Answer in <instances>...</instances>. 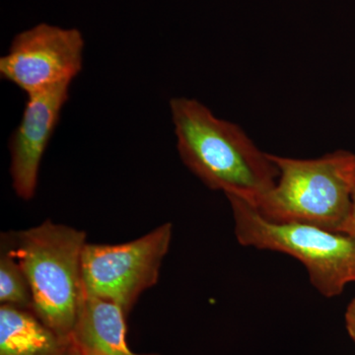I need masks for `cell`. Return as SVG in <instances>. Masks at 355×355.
I'll return each instance as SVG.
<instances>
[{"instance_id": "1", "label": "cell", "mask_w": 355, "mask_h": 355, "mask_svg": "<svg viewBox=\"0 0 355 355\" xmlns=\"http://www.w3.org/2000/svg\"><path fill=\"white\" fill-rule=\"evenodd\" d=\"M170 110L180 157L210 190L254 207L275 187L279 169L239 125L196 99L173 98Z\"/></svg>"}, {"instance_id": "2", "label": "cell", "mask_w": 355, "mask_h": 355, "mask_svg": "<svg viewBox=\"0 0 355 355\" xmlns=\"http://www.w3.org/2000/svg\"><path fill=\"white\" fill-rule=\"evenodd\" d=\"M1 238L29 282L33 313L58 335L70 338L83 294L85 232L46 220Z\"/></svg>"}, {"instance_id": "3", "label": "cell", "mask_w": 355, "mask_h": 355, "mask_svg": "<svg viewBox=\"0 0 355 355\" xmlns=\"http://www.w3.org/2000/svg\"><path fill=\"white\" fill-rule=\"evenodd\" d=\"M270 156L279 179L254 209L270 221L345 233L355 189V154L338 150L315 159Z\"/></svg>"}, {"instance_id": "4", "label": "cell", "mask_w": 355, "mask_h": 355, "mask_svg": "<svg viewBox=\"0 0 355 355\" xmlns=\"http://www.w3.org/2000/svg\"><path fill=\"white\" fill-rule=\"evenodd\" d=\"M226 198L242 246L293 257L305 266L311 284L324 297L340 295L355 282L354 236L309 224L270 221L242 198Z\"/></svg>"}, {"instance_id": "5", "label": "cell", "mask_w": 355, "mask_h": 355, "mask_svg": "<svg viewBox=\"0 0 355 355\" xmlns=\"http://www.w3.org/2000/svg\"><path fill=\"white\" fill-rule=\"evenodd\" d=\"M172 236V224L166 222L123 244L87 243L83 257L84 291L120 305L128 316L141 294L157 284Z\"/></svg>"}, {"instance_id": "6", "label": "cell", "mask_w": 355, "mask_h": 355, "mask_svg": "<svg viewBox=\"0 0 355 355\" xmlns=\"http://www.w3.org/2000/svg\"><path fill=\"white\" fill-rule=\"evenodd\" d=\"M84 44L79 30L42 23L14 37L0 76L27 96L71 83L83 70Z\"/></svg>"}, {"instance_id": "7", "label": "cell", "mask_w": 355, "mask_h": 355, "mask_svg": "<svg viewBox=\"0 0 355 355\" xmlns=\"http://www.w3.org/2000/svg\"><path fill=\"white\" fill-rule=\"evenodd\" d=\"M70 84L27 96L22 119L9 141L13 190L21 200L35 197L42 159L69 101Z\"/></svg>"}, {"instance_id": "8", "label": "cell", "mask_w": 355, "mask_h": 355, "mask_svg": "<svg viewBox=\"0 0 355 355\" xmlns=\"http://www.w3.org/2000/svg\"><path fill=\"white\" fill-rule=\"evenodd\" d=\"M127 318L120 305L83 289L70 340L76 354L86 355H160L135 354L127 343Z\"/></svg>"}, {"instance_id": "9", "label": "cell", "mask_w": 355, "mask_h": 355, "mask_svg": "<svg viewBox=\"0 0 355 355\" xmlns=\"http://www.w3.org/2000/svg\"><path fill=\"white\" fill-rule=\"evenodd\" d=\"M0 355H76L71 340L58 335L32 311L0 306Z\"/></svg>"}, {"instance_id": "10", "label": "cell", "mask_w": 355, "mask_h": 355, "mask_svg": "<svg viewBox=\"0 0 355 355\" xmlns=\"http://www.w3.org/2000/svg\"><path fill=\"white\" fill-rule=\"evenodd\" d=\"M0 304L33 312L29 282L3 238L0 250Z\"/></svg>"}, {"instance_id": "11", "label": "cell", "mask_w": 355, "mask_h": 355, "mask_svg": "<svg viewBox=\"0 0 355 355\" xmlns=\"http://www.w3.org/2000/svg\"><path fill=\"white\" fill-rule=\"evenodd\" d=\"M345 327L350 338L355 343V298L347 306V312H345Z\"/></svg>"}, {"instance_id": "12", "label": "cell", "mask_w": 355, "mask_h": 355, "mask_svg": "<svg viewBox=\"0 0 355 355\" xmlns=\"http://www.w3.org/2000/svg\"><path fill=\"white\" fill-rule=\"evenodd\" d=\"M345 234L354 236L355 237V189L352 196V209L350 214L349 220L347 222V227L345 229Z\"/></svg>"}, {"instance_id": "13", "label": "cell", "mask_w": 355, "mask_h": 355, "mask_svg": "<svg viewBox=\"0 0 355 355\" xmlns=\"http://www.w3.org/2000/svg\"><path fill=\"white\" fill-rule=\"evenodd\" d=\"M76 355H86V354H76Z\"/></svg>"}]
</instances>
